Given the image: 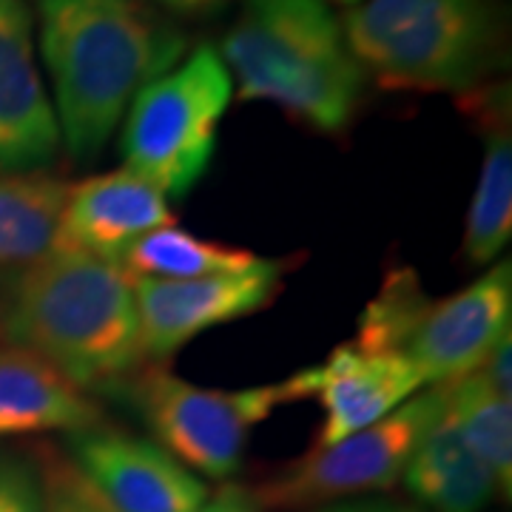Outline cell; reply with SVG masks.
<instances>
[{
    "label": "cell",
    "instance_id": "6da1fadb",
    "mask_svg": "<svg viewBox=\"0 0 512 512\" xmlns=\"http://www.w3.org/2000/svg\"><path fill=\"white\" fill-rule=\"evenodd\" d=\"M60 143L94 163L134 97L185 57V32L143 0H35Z\"/></svg>",
    "mask_w": 512,
    "mask_h": 512
},
{
    "label": "cell",
    "instance_id": "7a4b0ae2",
    "mask_svg": "<svg viewBox=\"0 0 512 512\" xmlns=\"http://www.w3.org/2000/svg\"><path fill=\"white\" fill-rule=\"evenodd\" d=\"M0 336L55 367L83 393L123 387L146 365L126 271L63 245L9 276Z\"/></svg>",
    "mask_w": 512,
    "mask_h": 512
},
{
    "label": "cell",
    "instance_id": "3957f363",
    "mask_svg": "<svg viewBox=\"0 0 512 512\" xmlns=\"http://www.w3.org/2000/svg\"><path fill=\"white\" fill-rule=\"evenodd\" d=\"M239 100L271 103L319 134L350 126L367 74L325 0H245L222 40Z\"/></svg>",
    "mask_w": 512,
    "mask_h": 512
},
{
    "label": "cell",
    "instance_id": "277c9868",
    "mask_svg": "<svg viewBox=\"0 0 512 512\" xmlns=\"http://www.w3.org/2000/svg\"><path fill=\"white\" fill-rule=\"evenodd\" d=\"M367 80L410 92H476L501 69L498 0H362L342 18Z\"/></svg>",
    "mask_w": 512,
    "mask_h": 512
},
{
    "label": "cell",
    "instance_id": "5b68a950",
    "mask_svg": "<svg viewBox=\"0 0 512 512\" xmlns=\"http://www.w3.org/2000/svg\"><path fill=\"white\" fill-rule=\"evenodd\" d=\"M234 83L214 46H200L171 72L151 80L123 117V168L168 200H183L217 151Z\"/></svg>",
    "mask_w": 512,
    "mask_h": 512
},
{
    "label": "cell",
    "instance_id": "8992f818",
    "mask_svg": "<svg viewBox=\"0 0 512 512\" xmlns=\"http://www.w3.org/2000/svg\"><path fill=\"white\" fill-rule=\"evenodd\" d=\"M123 390L165 453L200 478L217 481L237 473L256 424L293 402L288 382L220 390L180 379L163 367L134 373Z\"/></svg>",
    "mask_w": 512,
    "mask_h": 512
},
{
    "label": "cell",
    "instance_id": "52a82bcc",
    "mask_svg": "<svg viewBox=\"0 0 512 512\" xmlns=\"http://www.w3.org/2000/svg\"><path fill=\"white\" fill-rule=\"evenodd\" d=\"M444 402V387H424L382 421L359 433H350L336 444L313 447L308 456L293 461L291 467L271 476L256 490V507H325L333 501L362 498L396 487L413 450L419 447L421 436L439 419Z\"/></svg>",
    "mask_w": 512,
    "mask_h": 512
},
{
    "label": "cell",
    "instance_id": "ba28073f",
    "mask_svg": "<svg viewBox=\"0 0 512 512\" xmlns=\"http://www.w3.org/2000/svg\"><path fill=\"white\" fill-rule=\"evenodd\" d=\"M72 476L100 512H197L208 487L157 441L92 424L66 433Z\"/></svg>",
    "mask_w": 512,
    "mask_h": 512
},
{
    "label": "cell",
    "instance_id": "9c48e42d",
    "mask_svg": "<svg viewBox=\"0 0 512 512\" xmlns=\"http://www.w3.org/2000/svg\"><path fill=\"white\" fill-rule=\"evenodd\" d=\"M512 333V265L498 259L487 274L447 299L424 293L404 336L407 356L427 387L453 384L487 362Z\"/></svg>",
    "mask_w": 512,
    "mask_h": 512
},
{
    "label": "cell",
    "instance_id": "30bf717a",
    "mask_svg": "<svg viewBox=\"0 0 512 512\" xmlns=\"http://www.w3.org/2000/svg\"><path fill=\"white\" fill-rule=\"evenodd\" d=\"M146 359H168L205 330L231 325L274 302L282 265L259 259L237 274L202 279H131Z\"/></svg>",
    "mask_w": 512,
    "mask_h": 512
},
{
    "label": "cell",
    "instance_id": "8fae6325",
    "mask_svg": "<svg viewBox=\"0 0 512 512\" xmlns=\"http://www.w3.org/2000/svg\"><path fill=\"white\" fill-rule=\"evenodd\" d=\"M296 399H316L322 427L316 447H328L350 433L382 421L427 384L416 365L402 353L365 350L356 342L330 350L322 365H313L285 379Z\"/></svg>",
    "mask_w": 512,
    "mask_h": 512
},
{
    "label": "cell",
    "instance_id": "7c38bea8",
    "mask_svg": "<svg viewBox=\"0 0 512 512\" xmlns=\"http://www.w3.org/2000/svg\"><path fill=\"white\" fill-rule=\"evenodd\" d=\"M35 49L29 3L0 0V174L46 171L63 146Z\"/></svg>",
    "mask_w": 512,
    "mask_h": 512
},
{
    "label": "cell",
    "instance_id": "4fadbf2b",
    "mask_svg": "<svg viewBox=\"0 0 512 512\" xmlns=\"http://www.w3.org/2000/svg\"><path fill=\"white\" fill-rule=\"evenodd\" d=\"M174 225L171 200L126 168L69 185L57 245L120 265L126 251L157 228Z\"/></svg>",
    "mask_w": 512,
    "mask_h": 512
},
{
    "label": "cell",
    "instance_id": "5bb4252c",
    "mask_svg": "<svg viewBox=\"0 0 512 512\" xmlns=\"http://www.w3.org/2000/svg\"><path fill=\"white\" fill-rule=\"evenodd\" d=\"M402 481L430 512H484L498 495L495 476L461 436L447 402L413 450Z\"/></svg>",
    "mask_w": 512,
    "mask_h": 512
},
{
    "label": "cell",
    "instance_id": "9a60e30c",
    "mask_svg": "<svg viewBox=\"0 0 512 512\" xmlns=\"http://www.w3.org/2000/svg\"><path fill=\"white\" fill-rule=\"evenodd\" d=\"M100 421L97 404L55 367L20 348H0V433L63 430Z\"/></svg>",
    "mask_w": 512,
    "mask_h": 512
},
{
    "label": "cell",
    "instance_id": "2e32d148",
    "mask_svg": "<svg viewBox=\"0 0 512 512\" xmlns=\"http://www.w3.org/2000/svg\"><path fill=\"white\" fill-rule=\"evenodd\" d=\"M510 97L493 89L484 114V157L464 222V259L470 265L495 262L512 237V134Z\"/></svg>",
    "mask_w": 512,
    "mask_h": 512
},
{
    "label": "cell",
    "instance_id": "e0dca14e",
    "mask_svg": "<svg viewBox=\"0 0 512 512\" xmlns=\"http://www.w3.org/2000/svg\"><path fill=\"white\" fill-rule=\"evenodd\" d=\"M69 183L46 171L0 174V268H23L57 245Z\"/></svg>",
    "mask_w": 512,
    "mask_h": 512
},
{
    "label": "cell",
    "instance_id": "ac0fdd59",
    "mask_svg": "<svg viewBox=\"0 0 512 512\" xmlns=\"http://www.w3.org/2000/svg\"><path fill=\"white\" fill-rule=\"evenodd\" d=\"M259 256L248 248L222 245L194 237L191 231L165 225L137 239L123 256L120 268L128 279H202V276L237 274L254 268Z\"/></svg>",
    "mask_w": 512,
    "mask_h": 512
},
{
    "label": "cell",
    "instance_id": "d6986e66",
    "mask_svg": "<svg viewBox=\"0 0 512 512\" xmlns=\"http://www.w3.org/2000/svg\"><path fill=\"white\" fill-rule=\"evenodd\" d=\"M447 407L456 419L461 436L490 467L498 495L512 493V399L501 396L476 370L453 384H444Z\"/></svg>",
    "mask_w": 512,
    "mask_h": 512
},
{
    "label": "cell",
    "instance_id": "ffe728a7",
    "mask_svg": "<svg viewBox=\"0 0 512 512\" xmlns=\"http://www.w3.org/2000/svg\"><path fill=\"white\" fill-rule=\"evenodd\" d=\"M0 512H46V493L32 464L9 453H0Z\"/></svg>",
    "mask_w": 512,
    "mask_h": 512
},
{
    "label": "cell",
    "instance_id": "44dd1931",
    "mask_svg": "<svg viewBox=\"0 0 512 512\" xmlns=\"http://www.w3.org/2000/svg\"><path fill=\"white\" fill-rule=\"evenodd\" d=\"M43 493H46V512H100L80 490L72 470L52 473L49 487H43Z\"/></svg>",
    "mask_w": 512,
    "mask_h": 512
},
{
    "label": "cell",
    "instance_id": "7402d4cb",
    "mask_svg": "<svg viewBox=\"0 0 512 512\" xmlns=\"http://www.w3.org/2000/svg\"><path fill=\"white\" fill-rule=\"evenodd\" d=\"M197 512H259L254 501V493L242 490L239 484H222L214 495L202 501Z\"/></svg>",
    "mask_w": 512,
    "mask_h": 512
},
{
    "label": "cell",
    "instance_id": "603a6c76",
    "mask_svg": "<svg viewBox=\"0 0 512 512\" xmlns=\"http://www.w3.org/2000/svg\"><path fill=\"white\" fill-rule=\"evenodd\" d=\"M319 512H421L413 504L382 498V495H362V498H345V501H333L319 507Z\"/></svg>",
    "mask_w": 512,
    "mask_h": 512
},
{
    "label": "cell",
    "instance_id": "cb8c5ba5",
    "mask_svg": "<svg viewBox=\"0 0 512 512\" xmlns=\"http://www.w3.org/2000/svg\"><path fill=\"white\" fill-rule=\"evenodd\" d=\"M143 3H163V6H171L177 12H205V9L220 6L222 0H143Z\"/></svg>",
    "mask_w": 512,
    "mask_h": 512
},
{
    "label": "cell",
    "instance_id": "d4e9b609",
    "mask_svg": "<svg viewBox=\"0 0 512 512\" xmlns=\"http://www.w3.org/2000/svg\"><path fill=\"white\" fill-rule=\"evenodd\" d=\"M325 3H328V6L330 3H333V6H348L350 9V6H356V3H362V0H325Z\"/></svg>",
    "mask_w": 512,
    "mask_h": 512
}]
</instances>
